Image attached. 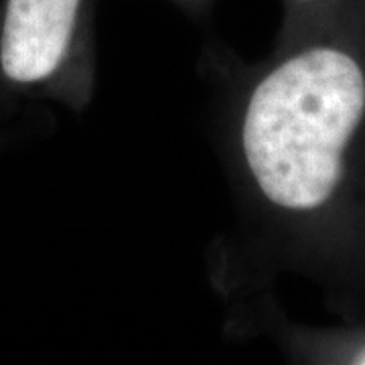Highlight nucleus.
Instances as JSON below:
<instances>
[{
  "label": "nucleus",
  "mask_w": 365,
  "mask_h": 365,
  "mask_svg": "<svg viewBox=\"0 0 365 365\" xmlns=\"http://www.w3.org/2000/svg\"><path fill=\"white\" fill-rule=\"evenodd\" d=\"M220 153L240 260L222 284L309 280L339 321L365 319V0L256 63L215 59Z\"/></svg>",
  "instance_id": "f257e3e1"
},
{
  "label": "nucleus",
  "mask_w": 365,
  "mask_h": 365,
  "mask_svg": "<svg viewBox=\"0 0 365 365\" xmlns=\"http://www.w3.org/2000/svg\"><path fill=\"white\" fill-rule=\"evenodd\" d=\"M96 69L90 0H6L0 21L4 86L81 112L93 98Z\"/></svg>",
  "instance_id": "f03ea898"
},
{
  "label": "nucleus",
  "mask_w": 365,
  "mask_h": 365,
  "mask_svg": "<svg viewBox=\"0 0 365 365\" xmlns=\"http://www.w3.org/2000/svg\"><path fill=\"white\" fill-rule=\"evenodd\" d=\"M256 319L237 317V325H256L280 347L290 361L321 365H365V319L339 321V325L313 327L290 321L272 299L262 292L254 304Z\"/></svg>",
  "instance_id": "7ed1b4c3"
},
{
  "label": "nucleus",
  "mask_w": 365,
  "mask_h": 365,
  "mask_svg": "<svg viewBox=\"0 0 365 365\" xmlns=\"http://www.w3.org/2000/svg\"><path fill=\"white\" fill-rule=\"evenodd\" d=\"M288 13L276 43H292L327 26L347 0H287Z\"/></svg>",
  "instance_id": "20e7f679"
}]
</instances>
